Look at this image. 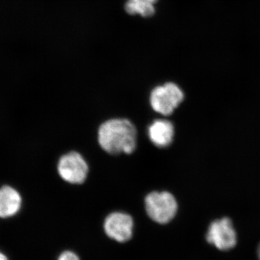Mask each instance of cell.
<instances>
[{"label": "cell", "instance_id": "cell-8", "mask_svg": "<svg viewBox=\"0 0 260 260\" xmlns=\"http://www.w3.org/2000/svg\"><path fill=\"white\" fill-rule=\"evenodd\" d=\"M21 197L16 189L10 186L0 188V217L9 218L15 215L21 206Z\"/></svg>", "mask_w": 260, "mask_h": 260}, {"label": "cell", "instance_id": "cell-1", "mask_svg": "<svg viewBox=\"0 0 260 260\" xmlns=\"http://www.w3.org/2000/svg\"><path fill=\"white\" fill-rule=\"evenodd\" d=\"M97 141L109 155H132L138 147V129L126 118H112L99 126Z\"/></svg>", "mask_w": 260, "mask_h": 260}, {"label": "cell", "instance_id": "cell-14", "mask_svg": "<svg viewBox=\"0 0 260 260\" xmlns=\"http://www.w3.org/2000/svg\"><path fill=\"white\" fill-rule=\"evenodd\" d=\"M257 254L258 256H259V259L260 260V245L259 246V247H258Z\"/></svg>", "mask_w": 260, "mask_h": 260}, {"label": "cell", "instance_id": "cell-6", "mask_svg": "<svg viewBox=\"0 0 260 260\" xmlns=\"http://www.w3.org/2000/svg\"><path fill=\"white\" fill-rule=\"evenodd\" d=\"M134 221L129 214L114 212L109 214L104 220L106 234L116 242H127L133 237Z\"/></svg>", "mask_w": 260, "mask_h": 260}, {"label": "cell", "instance_id": "cell-5", "mask_svg": "<svg viewBox=\"0 0 260 260\" xmlns=\"http://www.w3.org/2000/svg\"><path fill=\"white\" fill-rule=\"evenodd\" d=\"M206 239L220 250L232 249L237 242V233L232 220L223 218L213 221L208 228Z\"/></svg>", "mask_w": 260, "mask_h": 260}, {"label": "cell", "instance_id": "cell-15", "mask_svg": "<svg viewBox=\"0 0 260 260\" xmlns=\"http://www.w3.org/2000/svg\"><path fill=\"white\" fill-rule=\"evenodd\" d=\"M135 1H137V0H135Z\"/></svg>", "mask_w": 260, "mask_h": 260}, {"label": "cell", "instance_id": "cell-12", "mask_svg": "<svg viewBox=\"0 0 260 260\" xmlns=\"http://www.w3.org/2000/svg\"><path fill=\"white\" fill-rule=\"evenodd\" d=\"M0 260H8V258H7L4 254L0 252Z\"/></svg>", "mask_w": 260, "mask_h": 260}, {"label": "cell", "instance_id": "cell-2", "mask_svg": "<svg viewBox=\"0 0 260 260\" xmlns=\"http://www.w3.org/2000/svg\"><path fill=\"white\" fill-rule=\"evenodd\" d=\"M184 99V93L177 84L169 82L155 87L150 93L149 104L154 112L172 115Z\"/></svg>", "mask_w": 260, "mask_h": 260}, {"label": "cell", "instance_id": "cell-3", "mask_svg": "<svg viewBox=\"0 0 260 260\" xmlns=\"http://www.w3.org/2000/svg\"><path fill=\"white\" fill-rule=\"evenodd\" d=\"M145 206L149 218L159 224L172 221L178 210L175 197L168 191L148 193L145 198Z\"/></svg>", "mask_w": 260, "mask_h": 260}, {"label": "cell", "instance_id": "cell-9", "mask_svg": "<svg viewBox=\"0 0 260 260\" xmlns=\"http://www.w3.org/2000/svg\"><path fill=\"white\" fill-rule=\"evenodd\" d=\"M155 10L153 4L143 0H138V13H140L143 16L149 17L153 15Z\"/></svg>", "mask_w": 260, "mask_h": 260}, {"label": "cell", "instance_id": "cell-10", "mask_svg": "<svg viewBox=\"0 0 260 260\" xmlns=\"http://www.w3.org/2000/svg\"><path fill=\"white\" fill-rule=\"evenodd\" d=\"M126 11L129 14L134 15L138 13V0H129L126 4Z\"/></svg>", "mask_w": 260, "mask_h": 260}, {"label": "cell", "instance_id": "cell-13", "mask_svg": "<svg viewBox=\"0 0 260 260\" xmlns=\"http://www.w3.org/2000/svg\"><path fill=\"white\" fill-rule=\"evenodd\" d=\"M143 1L147 2V3H150L153 4V3H155V2H156L157 0H143Z\"/></svg>", "mask_w": 260, "mask_h": 260}, {"label": "cell", "instance_id": "cell-4", "mask_svg": "<svg viewBox=\"0 0 260 260\" xmlns=\"http://www.w3.org/2000/svg\"><path fill=\"white\" fill-rule=\"evenodd\" d=\"M57 172L65 182L73 185H81L88 179L89 166L81 154L73 150L59 158Z\"/></svg>", "mask_w": 260, "mask_h": 260}, {"label": "cell", "instance_id": "cell-7", "mask_svg": "<svg viewBox=\"0 0 260 260\" xmlns=\"http://www.w3.org/2000/svg\"><path fill=\"white\" fill-rule=\"evenodd\" d=\"M147 135L154 146L158 148H166L174 142L175 127L171 121L155 119L148 126Z\"/></svg>", "mask_w": 260, "mask_h": 260}, {"label": "cell", "instance_id": "cell-11", "mask_svg": "<svg viewBox=\"0 0 260 260\" xmlns=\"http://www.w3.org/2000/svg\"><path fill=\"white\" fill-rule=\"evenodd\" d=\"M58 260H80V258L73 251H65L61 253Z\"/></svg>", "mask_w": 260, "mask_h": 260}]
</instances>
